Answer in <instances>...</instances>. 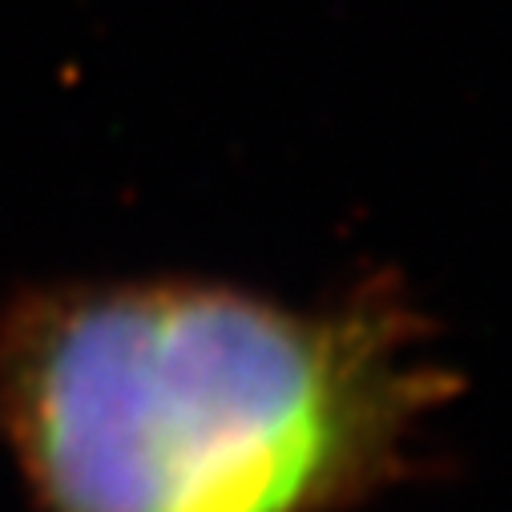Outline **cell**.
<instances>
[{
  "mask_svg": "<svg viewBox=\"0 0 512 512\" xmlns=\"http://www.w3.org/2000/svg\"><path fill=\"white\" fill-rule=\"evenodd\" d=\"M440 404V363L383 299L125 279L0 315V444L33 512H343Z\"/></svg>",
  "mask_w": 512,
  "mask_h": 512,
  "instance_id": "obj_1",
  "label": "cell"
}]
</instances>
